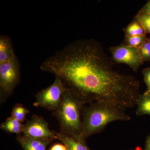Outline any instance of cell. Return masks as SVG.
<instances>
[{
  "label": "cell",
  "mask_w": 150,
  "mask_h": 150,
  "mask_svg": "<svg viewBox=\"0 0 150 150\" xmlns=\"http://www.w3.org/2000/svg\"><path fill=\"white\" fill-rule=\"evenodd\" d=\"M149 39H150V38H149Z\"/></svg>",
  "instance_id": "cell-23"
},
{
  "label": "cell",
  "mask_w": 150,
  "mask_h": 150,
  "mask_svg": "<svg viewBox=\"0 0 150 150\" xmlns=\"http://www.w3.org/2000/svg\"><path fill=\"white\" fill-rule=\"evenodd\" d=\"M147 38L146 35H134L125 36L124 43L128 46L137 48L140 47L145 43Z\"/></svg>",
  "instance_id": "cell-15"
},
{
  "label": "cell",
  "mask_w": 150,
  "mask_h": 150,
  "mask_svg": "<svg viewBox=\"0 0 150 150\" xmlns=\"http://www.w3.org/2000/svg\"><path fill=\"white\" fill-rule=\"evenodd\" d=\"M85 105L77 95L67 88L59 107L53 112L59 121L61 133L82 138V120Z\"/></svg>",
  "instance_id": "cell-3"
},
{
  "label": "cell",
  "mask_w": 150,
  "mask_h": 150,
  "mask_svg": "<svg viewBox=\"0 0 150 150\" xmlns=\"http://www.w3.org/2000/svg\"><path fill=\"white\" fill-rule=\"evenodd\" d=\"M131 150H142V149L140 147H137L136 148V149H134Z\"/></svg>",
  "instance_id": "cell-22"
},
{
  "label": "cell",
  "mask_w": 150,
  "mask_h": 150,
  "mask_svg": "<svg viewBox=\"0 0 150 150\" xmlns=\"http://www.w3.org/2000/svg\"><path fill=\"white\" fill-rule=\"evenodd\" d=\"M23 135L33 139H57L56 132L50 130L48 123L41 116L33 115L24 125Z\"/></svg>",
  "instance_id": "cell-7"
},
{
  "label": "cell",
  "mask_w": 150,
  "mask_h": 150,
  "mask_svg": "<svg viewBox=\"0 0 150 150\" xmlns=\"http://www.w3.org/2000/svg\"><path fill=\"white\" fill-rule=\"evenodd\" d=\"M16 139L24 150H46L47 146L54 140L51 139H33L24 135H19Z\"/></svg>",
  "instance_id": "cell-8"
},
{
  "label": "cell",
  "mask_w": 150,
  "mask_h": 150,
  "mask_svg": "<svg viewBox=\"0 0 150 150\" xmlns=\"http://www.w3.org/2000/svg\"><path fill=\"white\" fill-rule=\"evenodd\" d=\"M24 125L11 116L7 118L6 121L1 125V129L6 132L21 135L23 133Z\"/></svg>",
  "instance_id": "cell-12"
},
{
  "label": "cell",
  "mask_w": 150,
  "mask_h": 150,
  "mask_svg": "<svg viewBox=\"0 0 150 150\" xmlns=\"http://www.w3.org/2000/svg\"><path fill=\"white\" fill-rule=\"evenodd\" d=\"M57 139L66 146L67 150H90L86 144V140L81 137H74L56 132Z\"/></svg>",
  "instance_id": "cell-9"
},
{
  "label": "cell",
  "mask_w": 150,
  "mask_h": 150,
  "mask_svg": "<svg viewBox=\"0 0 150 150\" xmlns=\"http://www.w3.org/2000/svg\"><path fill=\"white\" fill-rule=\"evenodd\" d=\"M145 150H150V135L147 138L145 145Z\"/></svg>",
  "instance_id": "cell-21"
},
{
  "label": "cell",
  "mask_w": 150,
  "mask_h": 150,
  "mask_svg": "<svg viewBox=\"0 0 150 150\" xmlns=\"http://www.w3.org/2000/svg\"><path fill=\"white\" fill-rule=\"evenodd\" d=\"M139 53L143 63L150 61V40L147 38L145 43L139 48Z\"/></svg>",
  "instance_id": "cell-17"
},
{
  "label": "cell",
  "mask_w": 150,
  "mask_h": 150,
  "mask_svg": "<svg viewBox=\"0 0 150 150\" xmlns=\"http://www.w3.org/2000/svg\"><path fill=\"white\" fill-rule=\"evenodd\" d=\"M112 59L115 63L126 64L134 71H137L143 64L139 48L122 44L110 47Z\"/></svg>",
  "instance_id": "cell-6"
},
{
  "label": "cell",
  "mask_w": 150,
  "mask_h": 150,
  "mask_svg": "<svg viewBox=\"0 0 150 150\" xmlns=\"http://www.w3.org/2000/svg\"><path fill=\"white\" fill-rule=\"evenodd\" d=\"M125 36L146 35L144 30L136 18L124 28Z\"/></svg>",
  "instance_id": "cell-13"
},
{
  "label": "cell",
  "mask_w": 150,
  "mask_h": 150,
  "mask_svg": "<svg viewBox=\"0 0 150 150\" xmlns=\"http://www.w3.org/2000/svg\"><path fill=\"white\" fill-rule=\"evenodd\" d=\"M136 114L137 116L150 115V91L146 90L140 94L137 101Z\"/></svg>",
  "instance_id": "cell-11"
},
{
  "label": "cell",
  "mask_w": 150,
  "mask_h": 150,
  "mask_svg": "<svg viewBox=\"0 0 150 150\" xmlns=\"http://www.w3.org/2000/svg\"><path fill=\"white\" fill-rule=\"evenodd\" d=\"M67 89L62 79L56 76L54 83L36 94L33 105L54 112L59 107Z\"/></svg>",
  "instance_id": "cell-4"
},
{
  "label": "cell",
  "mask_w": 150,
  "mask_h": 150,
  "mask_svg": "<svg viewBox=\"0 0 150 150\" xmlns=\"http://www.w3.org/2000/svg\"><path fill=\"white\" fill-rule=\"evenodd\" d=\"M135 18L140 23L144 30L146 34H150V14L140 10Z\"/></svg>",
  "instance_id": "cell-16"
},
{
  "label": "cell",
  "mask_w": 150,
  "mask_h": 150,
  "mask_svg": "<svg viewBox=\"0 0 150 150\" xmlns=\"http://www.w3.org/2000/svg\"><path fill=\"white\" fill-rule=\"evenodd\" d=\"M142 74L144 76V79L146 85L147 90L150 91V68H147L142 70Z\"/></svg>",
  "instance_id": "cell-18"
},
{
  "label": "cell",
  "mask_w": 150,
  "mask_h": 150,
  "mask_svg": "<svg viewBox=\"0 0 150 150\" xmlns=\"http://www.w3.org/2000/svg\"><path fill=\"white\" fill-rule=\"evenodd\" d=\"M141 11L150 14V0L148 1L143 6Z\"/></svg>",
  "instance_id": "cell-20"
},
{
  "label": "cell",
  "mask_w": 150,
  "mask_h": 150,
  "mask_svg": "<svg viewBox=\"0 0 150 150\" xmlns=\"http://www.w3.org/2000/svg\"><path fill=\"white\" fill-rule=\"evenodd\" d=\"M49 150H67L66 146L64 144H56L52 146Z\"/></svg>",
  "instance_id": "cell-19"
},
{
  "label": "cell",
  "mask_w": 150,
  "mask_h": 150,
  "mask_svg": "<svg viewBox=\"0 0 150 150\" xmlns=\"http://www.w3.org/2000/svg\"><path fill=\"white\" fill-rule=\"evenodd\" d=\"M29 110L20 103L16 104L13 108L11 115L18 121L22 123L26 119V115Z\"/></svg>",
  "instance_id": "cell-14"
},
{
  "label": "cell",
  "mask_w": 150,
  "mask_h": 150,
  "mask_svg": "<svg viewBox=\"0 0 150 150\" xmlns=\"http://www.w3.org/2000/svg\"><path fill=\"white\" fill-rule=\"evenodd\" d=\"M16 57L14 52L12 42L8 36H0V64L8 62Z\"/></svg>",
  "instance_id": "cell-10"
},
{
  "label": "cell",
  "mask_w": 150,
  "mask_h": 150,
  "mask_svg": "<svg viewBox=\"0 0 150 150\" xmlns=\"http://www.w3.org/2000/svg\"><path fill=\"white\" fill-rule=\"evenodd\" d=\"M42 71L62 79L85 104L103 101L123 110L137 105L140 82L113 69L101 44L93 39L70 43L41 64Z\"/></svg>",
  "instance_id": "cell-1"
},
{
  "label": "cell",
  "mask_w": 150,
  "mask_h": 150,
  "mask_svg": "<svg viewBox=\"0 0 150 150\" xmlns=\"http://www.w3.org/2000/svg\"><path fill=\"white\" fill-rule=\"evenodd\" d=\"M130 119L125 110L112 103L103 101L91 103L83 108L81 137L86 140L91 135L102 132L111 122Z\"/></svg>",
  "instance_id": "cell-2"
},
{
  "label": "cell",
  "mask_w": 150,
  "mask_h": 150,
  "mask_svg": "<svg viewBox=\"0 0 150 150\" xmlns=\"http://www.w3.org/2000/svg\"><path fill=\"white\" fill-rule=\"evenodd\" d=\"M19 64L16 57L0 64V99L1 103L11 94L20 79Z\"/></svg>",
  "instance_id": "cell-5"
}]
</instances>
